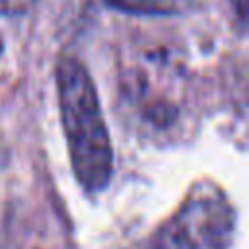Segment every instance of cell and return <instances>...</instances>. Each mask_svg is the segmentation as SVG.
I'll return each mask as SVG.
<instances>
[{
  "mask_svg": "<svg viewBox=\"0 0 249 249\" xmlns=\"http://www.w3.org/2000/svg\"><path fill=\"white\" fill-rule=\"evenodd\" d=\"M56 91L74 175L88 193H97L111 179L113 148L95 86L80 60L60 58Z\"/></svg>",
  "mask_w": 249,
  "mask_h": 249,
  "instance_id": "6da1fadb",
  "label": "cell"
},
{
  "mask_svg": "<svg viewBox=\"0 0 249 249\" xmlns=\"http://www.w3.org/2000/svg\"><path fill=\"white\" fill-rule=\"evenodd\" d=\"M233 210L210 181H198L189 195L148 239L134 249H230Z\"/></svg>",
  "mask_w": 249,
  "mask_h": 249,
  "instance_id": "7a4b0ae2",
  "label": "cell"
},
{
  "mask_svg": "<svg viewBox=\"0 0 249 249\" xmlns=\"http://www.w3.org/2000/svg\"><path fill=\"white\" fill-rule=\"evenodd\" d=\"M109 6L130 14H171L179 8L181 0H105Z\"/></svg>",
  "mask_w": 249,
  "mask_h": 249,
  "instance_id": "3957f363",
  "label": "cell"
},
{
  "mask_svg": "<svg viewBox=\"0 0 249 249\" xmlns=\"http://www.w3.org/2000/svg\"><path fill=\"white\" fill-rule=\"evenodd\" d=\"M37 0H0V14L2 16H21L29 12Z\"/></svg>",
  "mask_w": 249,
  "mask_h": 249,
  "instance_id": "277c9868",
  "label": "cell"
},
{
  "mask_svg": "<svg viewBox=\"0 0 249 249\" xmlns=\"http://www.w3.org/2000/svg\"><path fill=\"white\" fill-rule=\"evenodd\" d=\"M0 51H2V41H0Z\"/></svg>",
  "mask_w": 249,
  "mask_h": 249,
  "instance_id": "5b68a950",
  "label": "cell"
}]
</instances>
